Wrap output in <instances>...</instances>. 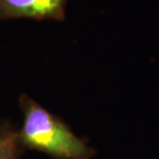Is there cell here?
I'll return each instance as SVG.
<instances>
[{"instance_id":"cell-1","label":"cell","mask_w":159,"mask_h":159,"mask_svg":"<svg viewBox=\"0 0 159 159\" xmlns=\"http://www.w3.org/2000/svg\"><path fill=\"white\" fill-rule=\"evenodd\" d=\"M23 123L18 128L25 150L40 152L54 159H94L96 150L80 138L60 117L27 94L18 99Z\"/></svg>"},{"instance_id":"cell-2","label":"cell","mask_w":159,"mask_h":159,"mask_svg":"<svg viewBox=\"0 0 159 159\" xmlns=\"http://www.w3.org/2000/svg\"><path fill=\"white\" fill-rule=\"evenodd\" d=\"M67 0H0V22L6 20H64Z\"/></svg>"},{"instance_id":"cell-3","label":"cell","mask_w":159,"mask_h":159,"mask_svg":"<svg viewBox=\"0 0 159 159\" xmlns=\"http://www.w3.org/2000/svg\"><path fill=\"white\" fill-rule=\"evenodd\" d=\"M25 151L17 127L9 120L0 121V159H21Z\"/></svg>"}]
</instances>
